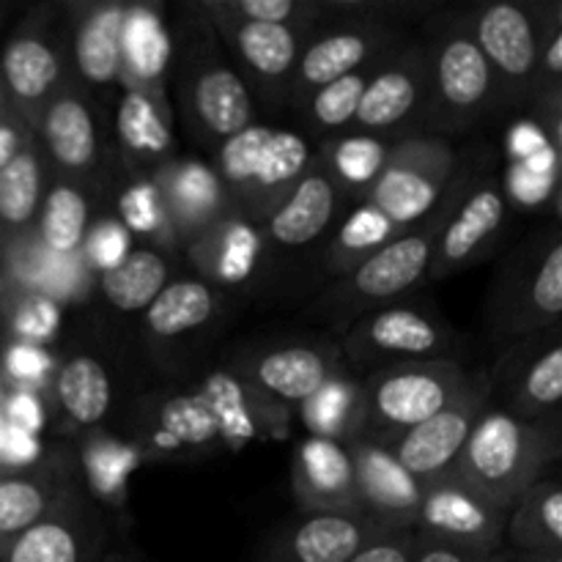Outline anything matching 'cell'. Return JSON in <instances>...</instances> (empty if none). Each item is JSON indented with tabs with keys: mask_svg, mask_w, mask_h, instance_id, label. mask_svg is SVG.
<instances>
[{
	"mask_svg": "<svg viewBox=\"0 0 562 562\" xmlns=\"http://www.w3.org/2000/svg\"><path fill=\"white\" fill-rule=\"evenodd\" d=\"M560 417L521 420L488 406L450 472L494 508L510 514L516 499L560 461Z\"/></svg>",
	"mask_w": 562,
	"mask_h": 562,
	"instance_id": "1",
	"label": "cell"
},
{
	"mask_svg": "<svg viewBox=\"0 0 562 562\" xmlns=\"http://www.w3.org/2000/svg\"><path fill=\"white\" fill-rule=\"evenodd\" d=\"M252 434L245 387L225 373H214L195 393L170 395L137 420V445L157 456H192L217 439L236 445Z\"/></svg>",
	"mask_w": 562,
	"mask_h": 562,
	"instance_id": "2",
	"label": "cell"
},
{
	"mask_svg": "<svg viewBox=\"0 0 562 562\" xmlns=\"http://www.w3.org/2000/svg\"><path fill=\"white\" fill-rule=\"evenodd\" d=\"M428 69L426 121L434 135L472 130L488 110L503 108L497 77L475 44L470 22H448L423 44Z\"/></svg>",
	"mask_w": 562,
	"mask_h": 562,
	"instance_id": "3",
	"label": "cell"
},
{
	"mask_svg": "<svg viewBox=\"0 0 562 562\" xmlns=\"http://www.w3.org/2000/svg\"><path fill=\"white\" fill-rule=\"evenodd\" d=\"M475 373L456 360L395 362L360 387V431L382 442L453 404Z\"/></svg>",
	"mask_w": 562,
	"mask_h": 562,
	"instance_id": "4",
	"label": "cell"
},
{
	"mask_svg": "<svg viewBox=\"0 0 562 562\" xmlns=\"http://www.w3.org/2000/svg\"><path fill=\"white\" fill-rule=\"evenodd\" d=\"M217 162L223 187L239 198L250 217L267 220L311 168L313 154L296 132L250 124L220 143Z\"/></svg>",
	"mask_w": 562,
	"mask_h": 562,
	"instance_id": "5",
	"label": "cell"
},
{
	"mask_svg": "<svg viewBox=\"0 0 562 562\" xmlns=\"http://www.w3.org/2000/svg\"><path fill=\"white\" fill-rule=\"evenodd\" d=\"M459 173L453 146L439 135L395 137L382 173L368 190V201L401 231L431 217Z\"/></svg>",
	"mask_w": 562,
	"mask_h": 562,
	"instance_id": "6",
	"label": "cell"
},
{
	"mask_svg": "<svg viewBox=\"0 0 562 562\" xmlns=\"http://www.w3.org/2000/svg\"><path fill=\"white\" fill-rule=\"evenodd\" d=\"M470 31L497 77L503 102H530L538 86L543 42L552 33L541 31L532 5L514 3V0L483 5L475 22H470Z\"/></svg>",
	"mask_w": 562,
	"mask_h": 562,
	"instance_id": "7",
	"label": "cell"
},
{
	"mask_svg": "<svg viewBox=\"0 0 562 562\" xmlns=\"http://www.w3.org/2000/svg\"><path fill=\"white\" fill-rule=\"evenodd\" d=\"M467 181L470 179L459 170L431 217L423 220L415 228L401 231L387 245L379 247L373 256H368L360 267L351 269L349 294L355 300L366 302V305H379V302H387L393 296L404 294L417 280L426 278L434 261V250H437L439 231H442L448 214L453 212L456 198L464 192Z\"/></svg>",
	"mask_w": 562,
	"mask_h": 562,
	"instance_id": "8",
	"label": "cell"
},
{
	"mask_svg": "<svg viewBox=\"0 0 562 562\" xmlns=\"http://www.w3.org/2000/svg\"><path fill=\"white\" fill-rule=\"evenodd\" d=\"M488 398H492V376L475 373L453 404L384 445L415 481H434L453 470L472 428L488 409Z\"/></svg>",
	"mask_w": 562,
	"mask_h": 562,
	"instance_id": "9",
	"label": "cell"
},
{
	"mask_svg": "<svg viewBox=\"0 0 562 562\" xmlns=\"http://www.w3.org/2000/svg\"><path fill=\"white\" fill-rule=\"evenodd\" d=\"M344 442L355 467L357 514L384 532L415 530L423 483L395 461L382 439L355 434Z\"/></svg>",
	"mask_w": 562,
	"mask_h": 562,
	"instance_id": "10",
	"label": "cell"
},
{
	"mask_svg": "<svg viewBox=\"0 0 562 562\" xmlns=\"http://www.w3.org/2000/svg\"><path fill=\"white\" fill-rule=\"evenodd\" d=\"M508 514L467 488L453 472L423 483L415 532L459 547L503 552Z\"/></svg>",
	"mask_w": 562,
	"mask_h": 562,
	"instance_id": "11",
	"label": "cell"
},
{
	"mask_svg": "<svg viewBox=\"0 0 562 562\" xmlns=\"http://www.w3.org/2000/svg\"><path fill=\"white\" fill-rule=\"evenodd\" d=\"M108 552L104 519L69 488L42 521L0 549V562H102Z\"/></svg>",
	"mask_w": 562,
	"mask_h": 562,
	"instance_id": "12",
	"label": "cell"
},
{
	"mask_svg": "<svg viewBox=\"0 0 562 562\" xmlns=\"http://www.w3.org/2000/svg\"><path fill=\"white\" fill-rule=\"evenodd\" d=\"M428 69L423 44H404L390 58H382L368 75L355 130L376 135L401 130L417 113H426Z\"/></svg>",
	"mask_w": 562,
	"mask_h": 562,
	"instance_id": "13",
	"label": "cell"
},
{
	"mask_svg": "<svg viewBox=\"0 0 562 562\" xmlns=\"http://www.w3.org/2000/svg\"><path fill=\"white\" fill-rule=\"evenodd\" d=\"M390 42H393V33L379 22H357V25L338 27V31L313 38L296 60L289 91L291 99L307 102L318 88L376 64L387 55Z\"/></svg>",
	"mask_w": 562,
	"mask_h": 562,
	"instance_id": "14",
	"label": "cell"
},
{
	"mask_svg": "<svg viewBox=\"0 0 562 562\" xmlns=\"http://www.w3.org/2000/svg\"><path fill=\"white\" fill-rule=\"evenodd\" d=\"M445 346L448 333L431 316L406 305L366 313L346 340V351L355 362L379 357H398L401 362L437 360Z\"/></svg>",
	"mask_w": 562,
	"mask_h": 562,
	"instance_id": "15",
	"label": "cell"
},
{
	"mask_svg": "<svg viewBox=\"0 0 562 562\" xmlns=\"http://www.w3.org/2000/svg\"><path fill=\"white\" fill-rule=\"evenodd\" d=\"M225 42L234 47L236 58L256 77L267 91L285 88L291 91L296 60L302 55V33L296 25H269V22H247L231 16L220 3H203Z\"/></svg>",
	"mask_w": 562,
	"mask_h": 562,
	"instance_id": "16",
	"label": "cell"
},
{
	"mask_svg": "<svg viewBox=\"0 0 562 562\" xmlns=\"http://www.w3.org/2000/svg\"><path fill=\"white\" fill-rule=\"evenodd\" d=\"M379 536H387L360 514H302L280 530L263 562H349Z\"/></svg>",
	"mask_w": 562,
	"mask_h": 562,
	"instance_id": "17",
	"label": "cell"
},
{
	"mask_svg": "<svg viewBox=\"0 0 562 562\" xmlns=\"http://www.w3.org/2000/svg\"><path fill=\"white\" fill-rule=\"evenodd\" d=\"M291 477L302 514H357L355 467L340 439L311 434L296 448Z\"/></svg>",
	"mask_w": 562,
	"mask_h": 562,
	"instance_id": "18",
	"label": "cell"
},
{
	"mask_svg": "<svg viewBox=\"0 0 562 562\" xmlns=\"http://www.w3.org/2000/svg\"><path fill=\"white\" fill-rule=\"evenodd\" d=\"M505 214H508V203H505L499 181L486 179L472 187L470 192H464V198L456 201L453 212L448 214L442 231H439L428 278L439 280L464 267L503 228Z\"/></svg>",
	"mask_w": 562,
	"mask_h": 562,
	"instance_id": "19",
	"label": "cell"
},
{
	"mask_svg": "<svg viewBox=\"0 0 562 562\" xmlns=\"http://www.w3.org/2000/svg\"><path fill=\"white\" fill-rule=\"evenodd\" d=\"M64 75V58L38 33H20L11 38L0 58L3 93L14 102L16 115L25 126H36L44 108L58 91Z\"/></svg>",
	"mask_w": 562,
	"mask_h": 562,
	"instance_id": "20",
	"label": "cell"
},
{
	"mask_svg": "<svg viewBox=\"0 0 562 562\" xmlns=\"http://www.w3.org/2000/svg\"><path fill=\"white\" fill-rule=\"evenodd\" d=\"M340 190L329 176L327 165L311 162L285 201L267 217L269 245L296 250L316 241L338 212Z\"/></svg>",
	"mask_w": 562,
	"mask_h": 562,
	"instance_id": "21",
	"label": "cell"
},
{
	"mask_svg": "<svg viewBox=\"0 0 562 562\" xmlns=\"http://www.w3.org/2000/svg\"><path fill=\"white\" fill-rule=\"evenodd\" d=\"M126 82V91L115 113V130L124 151L137 165H146L159 173L173 157V130H170V108L162 86Z\"/></svg>",
	"mask_w": 562,
	"mask_h": 562,
	"instance_id": "22",
	"label": "cell"
},
{
	"mask_svg": "<svg viewBox=\"0 0 562 562\" xmlns=\"http://www.w3.org/2000/svg\"><path fill=\"white\" fill-rule=\"evenodd\" d=\"M154 187L162 201L165 217L187 236L198 239L206 228L220 223L225 206V187L206 165L170 162L154 176Z\"/></svg>",
	"mask_w": 562,
	"mask_h": 562,
	"instance_id": "23",
	"label": "cell"
},
{
	"mask_svg": "<svg viewBox=\"0 0 562 562\" xmlns=\"http://www.w3.org/2000/svg\"><path fill=\"white\" fill-rule=\"evenodd\" d=\"M44 146L66 173H82L99 157V130L93 110L75 91H55L38 119Z\"/></svg>",
	"mask_w": 562,
	"mask_h": 562,
	"instance_id": "24",
	"label": "cell"
},
{
	"mask_svg": "<svg viewBox=\"0 0 562 562\" xmlns=\"http://www.w3.org/2000/svg\"><path fill=\"white\" fill-rule=\"evenodd\" d=\"M190 104L203 132L220 143L252 124V97L239 71L225 64H209L192 80Z\"/></svg>",
	"mask_w": 562,
	"mask_h": 562,
	"instance_id": "25",
	"label": "cell"
},
{
	"mask_svg": "<svg viewBox=\"0 0 562 562\" xmlns=\"http://www.w3.org/2000/svg\"><path fill=\"white\" fill-rule=\"evenodd\" d=\"M124 20V3H97L75 25V38H71L75 69L91 86L108 88L124 77V53H121Z\"/></svg>",
	"mask_w": 562,
	"mask_h": 562,
	"instance_id": "26",
	"label": "cell"
},
{
	"mask_svg": "<svg viewBox=\"0 0 562 562\" xmlns=\"http://www.w3.org/2000/svg\"><path fill=\"white\" fill-rule=\"evenodd\" d=\"M554 467H549L510 508L508 525H505L508 552H558L562 549V492Z\"/></svg>",
	"mask_w": 562,
	"mask_h": 562,
	"instance_id": "27",
	"label": "cell"
},
{
	"mask_svg": "<svg viewBox=\"0 0 562 562\" xmlns=\"http://www.w3.org/2000/svg\"><path fill=\"white\" fill-rule=\"evenodd\" d=\"M333 360L313 346H283L258 357L250 379L261 393L289 404H305L329 379H335Z\"/></svg>",
	"mask_w": 562,
	"mask_h": 562,
	"instance_id": "28",
	"label": "cell"
},
{
	"mask_svg": "<svg viewBox=\"0 0 562 562\" xmlns=\"http://www.w3.org/2000/svg\"><path fill=\"white\" fill-rule=\"evenodd\" d=\"M88 223H91V214H88V201L80 187L69 184V181H58V184L44 192L36 228L44 250L60 258L82 252Z\"/></svg>",
	"mask_w": 562,
	"mask_h": 562,
	"instance_id": "29",
	"label": "cell"
},
{
	"mask_svg": "<svg viewBox=\"0 0 562 562\" xmlns=\"http://www.w3.org/2000/svg\"><path fill=\"white\" fill-rule=\"evenodd\" d=\"M121 53H124V80L159 86V77L170 60V36L157 11L148 5H126Z\"/></svg>",
	"mask_w": 562,
	"mask_h": 562,
	"instance_id": "30",
	"label": "cell"
},
{
	"mask_svg": "<svg viewBox=\"0 0 562 562\" xmlns=\"http://www.w3.org/2000/svg\"><path fill=\"white\" fill-rule=\"evenodd\" d=\"M55 398L77 426H93L102 420L113 398L110 376L102 362L88 355L66 360L55 376Z\"/></svg>",
	"mask_w": 562,
	"mask_h": 562,
	"instance_id": "31",
	"label": "cell"
},
{
	"mask_svg": "<svg viewBox=\"0 0 562 562\" xmlns=\"http://www.w3.org/2000/svg\"><path fill=\"white\" fill-rule=\"evenodd\" d=\"M71 486L38 475L0 477V549L42 521Z\"/></svg>",
	"mask_w": 562,
	"mask_h": 562,
	"instance_id": "32",
	"label": "cell"
},
{
	"mask_svg": "<svg viewBox=\"0 0 562 562\" xmlns=\"http://www.w3.org/2000/svg\"><path fill=\"white\" fill-rule=\"evenodd\" d=\"M214 291L203 280H173L146 307V327L159 338H179L203 327L214 316Z\"/></svg>",
	"mask_w": 562,
	"mask_h": 562,
	"instance_id": "33",
	"label": "cell"
},
{
	"mask_svg": "<svg viewBox=\"0 0 562 562\" xmlns=\"http://www.w3.org/2000/svg\"><path fill=\"white\" fill-rule=\"evenodd\" d=\"M168 285V261L154 250H132L119 267L102 272V294L115 311H146Z\"/></svg>",
	"mask_w": 562,
	"mask_h": 562,
	"instance_id": "34",
	"label": "cell"
},
{
	"mask_svg": "<svg viewBox=\"0 0 562 562\" xmlns=\"http://www.w3.org/2000/svg\"><path fill=\"white\" fill-rule=\"evenodd\" d=\"M190 245L201 267L223 283L247 278L258 258V236L252 234L250 225L239 220L214 223Z\"/></svg>",
	"mask_w": 562,
	"mask_h": 562,
	"instance_id": "35",
	"label": "cell"
},
{
	"mask_svg": "<svg viewBox=\"0 0 562 562\" xmlns=\"http://www.w3.org/2000/svg\"><path fill=\"white\" fill-rule=\"evenodd\" d=\"M562 401V344L558 338L532 357L530 366L519 373L510 401V415L521 420H549L560 417L558 406Z\"/></svg>",
	"mask_w": 562,
	"mask_h": 562,
	"instance_id": "36",
	"label": "cell"
},
{
	"mask_svg": "<svg viewBox=\"0 0 562 562\" xmlns=\"http://www.w3.org/2000/svg\"><path fill=\"white\" fill-rule=\"evenodd\" d=\"M44 198L42 157L27 140L25 148L0 170V223L11 231H25L38 214Z\"/></svg>",
	"mask_w": 562,
	"mask_h": 562,
	"instance_id": "37",
	"label": "cell"
},
{
	"mask_svg": "<svg viewBox=\"0 0 562 562\" xmlns=\"http://www.w3.org/2000/svg\"><path fill=\"white\" fill-rule=\"evenodd\" d=\"M393 140H384L376 135H344L335 137L327 146V165L329 176L338 184V190L349 187L351 192H366L371 190L373 181L382 173L384 162L390 157Z\"/></svg>",
	"mask_w": 562,
	"mask_h": 562,
	"instance_id": "38",
	"label": "cell"
},
{
	"mask_svg": "<svg viewBox=\"0 0 562 562\" xmlns=\"http://www.w3.org/2000/svg\"><path fill=\"white\" fill-rule=\"evenodd\" d=\"M393 236H398V228L382 212H376L371 203H362L344 220V225L335 234L333 247L327 252L329 269L333 272H351L368 256H373L379 247L387 245Z\"/></svg>",
	"mask_w": 562,
	"mask_h": 562,
	"instance_id": "39",
	"label": "cell"
},
{
	"mask_svg": "<svg viewBox=\"0 0 562 562\" xmlns=\"http://www.w3.org/2000/svg\"><path fill=\"white\" fill-rule=\"evenodd\" d=\"M525 289L527 302L521 307L516 333L554 327L562 313V241L558 236H552V241L541 250Z\"/></svg>",
	"mask_w": 562,
	"mask_h": 562,
	"instance_id": "40",
	"label": "cell"
},
{
	"mask_svg": "<svg viewBox=\"0 0 562 562\" xmlns=\"http://www.w3.org/2000/svg\"><path fill=\"white\" fill-rule=\"evenodd\" d=\"M305 423L311 426L313 437L349 439L360 431V387L335 376L318 390L305 404Z\"/></svg>",
	"mask_w": 562,
	"mask_h": 562,
	"instance_id": "41",
	"label": "cell"
},
{
	"mask_svg": "<svg viewBox=\"0 0 562 562\" xmlns=\"http://www.w3.org/2000/svg\"><path fill=\"white\" fill-rule=\"evenodd\" d=\"M379 64V60H376ZM366 69H357L351 75L340 77V80L329 82V86L318 88L311 99L305 102L307 119L311 126L318 132H346L349 126H355L357 108H360L362 91H366L368 75L373 71V66Z\"/></svg>",
	"mask_w": 562,
	"mask_h": 562,
	"instance_id": "42",
	"label": "cell"
},
{
	"mask_svg": "<svg viewBox=\"0 0 562 562\" xmlns=\"http://www.w3.org/2000/svg\"><path fill=\"white\" fill-rule=\"evenodd\" d=\"M217 3L231 16L247 22H269V25H294L296 16L305 11V3H296V0H217Z\"/></svg>",
	"mask_w": 562,
	"mask_h": 562,
	"instance_id": "43",
	"label": "cell"
},
{
	"mask_svg": "<svg viewBox=\"0 0 562 562\" xmlns=\"http://www.w3.org/2000/svg\"><path fill=\"white\" fill-rule=\"evenodd\" d=\"M412 562H508V549L503 552H483V549L459 547V543L437 541V538L417 536Z\"/></svg>",
	"mask_w": 562,
	"mask_h": 562,
	"instance_id": "44",
	"label": "cell"
},
{
	"mask_svg": "<svg viewBox=\"0 0 562 562\" xmlns=\"http://www.w3.org/2000/svg\"><path fill=\"white\" fill-rule=\"evenodd\" d=\"M82 250L88 252L93 263H97L102 272L119 267L126 256H130V234L126 228L115 223H102L99 228H93L91 234L86 236V245Z\"/></svg>",
	"mask_w": 562,
	"mask_h": 562,
	"instance_id": "45",
	"label": "cell"
},
{
	"mask_svg": "<svg viewBox=\"0 0 562 562\" xmlns=\"http://www.w3.org/2000/svg\"><path fill=\"white\" fill-rule=\"evenodd\" d=\"M121 212H124V223L135 231H157V225H162V201H159V192L154 184H137L126 192V198L121 201Z\"/></svg>",
	"mask_w": 562,
	"mask_h": 562,
	"instance_id": "46",
	"label": "cell"
},
{
	"mask_svg": "<svg viewBox=\"0 0 562 562\" xmlns=\"http://www.w3.org/2000/svg\"><path fill=\"white\" fill-rule=\"evenodd\" d=\"M412 554H415V530H401L379 536L349 562H412Z\"/></svg>",
	"mask_w": 562,
	"mask_h": 562,
	"instance_id": "47",
	"label": "cell"
},
{
	"mask_svg": "<svg viewBox=\"0 0 562 562\" xmlns=\"http://www.w3.org/2000/svg\"><path fill=\"white\" fill-rule=\"evenodd\" d=\"M5 426L16 428V431L33 434L38 426H42V406L33 395L16 393L14 398L5 404Z\"/></svg>",
	"mask_w": 562,
	"mask_h": 562,
	"instance_id": "48",
	"label": "cell"
},
{
	"mask_svg": "<svg viewBox=\"0 0 562 562\" xmlns=\"http://www.w3.org/2000/svg\"><path fill=\"white\" fill-rule=\"evenodd\" d=\"M55 322H58V313H55L53 302L47 300H33L31 305H25L16 316V329L25 335H47L53 333Z\"/></svg>",
	"mask_w": 562,
	"mask_h": 562,
	"instance_id": "49",
	"label": "cell"
},
{
	"mask_svg": "<svg viewBox=\"0 0 562 562\" xmlns=\"http://www.w3.org/2000/svg\"><path fill=\"white\" fill-rule=\"evenodd\" d=\"M22 132H25V124H16L14 115L0 121V170H3L5 165H9L22 148H25L27 137L22 135Z\"/></svg>",
	"mask_w": 562,
	"mask_h": 562,
	"instance_id": "50",
	"label": "cell"
},
{
	"mask_svg": "<svg viewBox=\"0 0 562 562\" xmlns=\"http://www.w3.org/2000/svg\"><path fill=\"white\" fill-rule=\"evenodd\" d=\"M44 368H47V360L38 351L25 349V346H20V349H14L9 355V371L14 376H38Z\"/></svg>",
	"mask_w": 562,
	"mask_h": 562,
	"instance_id": "51",
	"label": "cell"
},
{
	"mask_svg": "<svg viewBox=\"0 0 562 562\" xmlns=\"http://www.w3.org/2000/svg\"><path fill=\"white\" fill-rule=\"evenodd\" d=\"M508 562H562V549L558 552H508Z\"/></svg>",
	"mask_w": 562,
	"mask_h": 562,
	"instance_id": "52",
	"label": "cell"
},
{
	"mask_svg": "<svg viewBox=\"0 0 562 562\" xmlns=\"http://www.w3.org/2000/svg\"><path fill=\"white\" fill-rule=\"evenodd\" d=\"M102 562H137V558H132V554L121 552V549H110V552L104 554Z\"/></svg>",
	"mask_w": 562,
	"mask_h": 562,
	"instance_id": "53",
	"label": "cell"
},
{
	"mask_svg": "<svg viewBox=\"0 0 562 562\" xmlns=\"http://www.w3.org/2000/svg\"><path fill=\"white\" fill-rule=\"evenodd\" d=\"M9 115H14V110H5V93H3V86H0V121L9 119Z\"/></svg>",
	"mask_w": 562,
	"mask_h": 562,
	"instance_id": "54",
	"label": "cell"
},
{
	"mask_svg": "<svg viewBox=\"0 0 562 562\" xmlns=\"http://www.w3.org/2000/svg\"><path fill=\"white\" fill-rule=\"evenodd\" d=\"M137 562H146V560H140V558H137Z\"/></svg>",
	"mask_w": 562,
	"mask_h": 562,
	"instance_id": "55",
	"label": "cell"
}]
</instances>
